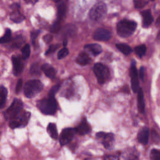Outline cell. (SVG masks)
<instances>
[{"mask_svg": "<svg viewBox=\"0 0 160 160\" xmlns=\"http://www.w3.org/2000/svg\"><path fill=\"white\" fill-rule=\"evenodd\" d=\"M137 24L136 22L128 19H122L117 24V32L122 38H128L134 33Z\"/></svg>", "mask_w": 160, "mask_h": 160, "instance_id": "1", "label": "cell"}, {"mask_svg": "<svg viewBox=\"0 0 160 160\" xmlns=\"http://www.w3.org/2000/svg\"><path fill=\"white\" fill-rule=\"evenodd\" d=\"M39 109L44 114H54L57 110V102L54 98L49 97L39 100L37 102Z\"/></svg>", "mask_w": 160, "mask_h": 160, "instance_id": "2", "label": "cell"}, {"mask_svg": "<svg viewBox=\"0 0 160 160\" xmlns=\"http://www.w3.org/2000/svg\"><path fill=\"white\" fill-rule=\"evenodd\" d=\"M42 82L38 79H32L27 81L24 86V92L27 98L35 96L42 89Z\"/></svg>", "mask_w": 160, "mask_h": 160, "instance_id": "3", "label": "cell"}, {"mask_svg": "<svg viewBox=\"0 0 160 160\" xmlns=\"http://www.w3.org/2000/svg\"><path fill=\"white\" fill-rule=\"evenodd\" d=\"M23 104L19 99H15L11 105L4 112V116L7 120H12L22 111Z\"/></svg>", "mask_w": 160, "mask_h": 160, "instance_id": "4", "label": "cell"}, {"mask_svg": "<svg viewBox=\"0 0 160 160\" xmlns=\"http://www.w3.org/2000/svg\"><path fill=\"white\" fill-rule=\"evenodd\" d=\"M107 12V6L102 1L96 2L89 11V18L93 21H98L104 17Z\"/></svg>", "mask_w": 160, "mask_h": 160, "instance_id": "5", "label": "cell"}, {"mask_svg": "<svg viewBox=\"0 0 160 160\" xmlns=\"http://www.w3.org/2000/svg\"><path fill=\"white\" fill-rule=\"evenodd\" d=\"M93 71L99 84H104L109 78V68L102 63H96L93 68Z\"/></svg>", "mask_w": 160, "mask_h": 160, "instance_id": "6", "label": "cell"}, {"mask_svg": "<svg viewBox=\"0 0 160 160\" xmlns=\"http://www.w3.org/2000/svg\"><path fill=\"white\" fill-rule=\"evenodd\" d=\"M30 117L31 113L29 112L22 111L17 117L9 121V126L12 129L24 127L28 124Z\"/></svg>", "mask_w": 160, "mask_h": 160, "instance_id": "7", "label": "cell"}, {"mask_svg": "<svg viewBox=\"0 0 160 160\" xmlns=\"http://www.w3.org/2000/svg\"><path fill=\"white\" fill-rule=\"evenodd\" d=\"M96 137L101 141L105 148L111 149L112 148L114 142V136L113 134L99 132L96 134Z\"/></svg>", "mask_w": 160, "mask_h": 160, "instance_id": "8", "label": "cell"}, {"mask_svg": "<svg viewBox=\"0 0 160 160\" xmlns=\"http://www.w3.org/2000/svg\"><path fill=\"white\" fill-rule=\"evenodd\" d=\"M129 74L131 77V88L134 92L138 91L139 87V80H138V74L137 69L136 67V62L134 61H132L131 64Z\"/></svg>", "mask_w": 160, "mask_h": 160, "instance_id": "9", "label": "cell"}, {"mask_svg": "<svg viewBox=\"0 0 160 160\" xmlns=\"http://www.w3.org/2000/svg\"><path fill=\"white\" fill-rule=\"evenodd\" d=\"M76 133L75 129L72 128H67L64 129L59 136V142L61 146L68 144L73 138Z\"/></svg>", "mask_w": 160, "mask_h": 160, "instance_id": "10", "label": "cell"}, {"mask_svg": "<svg viewBox=\"0 0 160 160\" xmlns=\"http://www.w3.org/2000/svg\"><path fill=\"white\" fill-rule=\"evenodd\" d=\"M93 38L97 41H108L111 38V32L106 29L98 28L94 32Z\"/></svg>", "mask_w": 160, "mask_h": 160, "instance_id": "11", "label": "cell"}, {"mask_svg": "<svg viewBox=\"0 0 160 160\" xmlns=\"http://www.w3.org/2000/svg\"><path fill=\"white\" fill-rule=\"evenodd\" d=\"M12 62L13 64V73L15 76L19 75L23 69V64L22 59L19 56H13L12 57Z\"/></svg>", "mask_w": 160, "mask_h": 160, "instance_id": "12", "label": "cell"}, {"mask_svg": "<svg viewBox=\"0 0 160 160\" xmlns=\"http://www.w3.org/2000/svg\"><path fill=\"white\" fill-rule=\"evenodd\" d=\"M149 136V128L147 127H144L141 130H139L138 134V140L140 143L144 145H146L148 142Z\"/></svg>", "mask_w": 160, "mask_h": 160, "instance_id": "13", "label": "cell"}, {"mask_svg": "<svg viewBox=\"0 0 160 160\" xmlns=\"http://www.w3.org/2000/svg\"><path fill=\"white\" fill-rule=\"evenodd\" d=\"M76 132L80 135H85L91 131V128L86 119H82L79 125L74 128Z\"/></svg>", "mask_w": 160, "mask_h": 160, "instance_id": "14", "label": "cell"}, {"mask_svg": "<svg viewBox=\"0 0 160 160\" xmlns=\"http://www.w3.org/2000/svg\"><path fill=\"white\" fill-rule=\"evenodd\" d=\"M142 18V26L144 28H148L153 22V17L149 10H145L141 12Z\"/></svg>", "mask_w": 160, "mask_h": 160, "instance_id": "15", "label": "cell"}, {"mask_svg": "<svg viewBox=\"0 0 160 160\" xmlns=\"http://www.w3.org/2000/svg\"><path fill=\"white\" fill-rule=\"evenodd\" d=\"M41 69L46 76L51 79H53L56 76V71L54 68L49 64H44L41 66Z\"/></svg>", "mask_w": 160, "mask_h": 160, "instance_id": "16", "label": "cell"}, {"mask_svg": "<svg viewBox=\"0 0 160 160\" xmlns=\"http://www.w3.org/2000/svg\"><path fill=\"white\" fill-rule=\"evenodd\" d=\"M76 61L81 66H85L91 62V58L88 54L84 52H81L76 58Z\"/></svg>", "mask_w": 160, "mask_h": 160, "instance_id": "17", "label": "cell"}, {"mask_svg": "<svg viewBox=\"0 0 160 160\" xmlns=\"http://www.w3.org/2000/svg\"><path fill=\"white\" fill-rule=\"evenodd\" d=\"M138 107L139 111L141 113L144 112L145 110V104L144 100L143 92L141 88H139L138 91Z\"/></svg>", "mask_w": 160, "mask_h": 160, "instance_id": "18", "label": "cell"}, {"mask_svg": "<svg viewBox=\"0 0 160 160\" xmlns=\"http://www.w3.org/2000/svg\"><path fill=\"white\" fill-rule=\"evenodd\" d=\"M84 48L87 49L89 51H90L93 55L97 56L102 51V47L98 44H86Z\"/></svg>", "mask_w": 160, "mask_h": 160, "instance_id": "19", "label": "cell"}, {"mask_svg": "<svg viewBox=\"0 0 160 160\" xmlns=\"http://www.w3.org/2000/svg\"><path fill=\"white\" fill-rule=\"evenodd\" d=\"M66 12V6L64 3L61 2L58 6V21L60 22L65 16Z\"/></svg>", "mask_w": 160, "mask_h": 160, "instance_id": "20", "label": "cell"}, {"mask_svg": "<svg viewBox=\"0 0 160 160\" xmlns=\"http://www.w3.org/2000/svg\"><path fill=\"white\" fill-rule=\"evenodd\" d=\"M47 132L49 136L53 139H57L58 137V132L56 126L54 123H49L47 127Z\"/></svg>", "mask_w": 160, "mask_h": 160, "instance_id": "21", "label": "cell"}, {"mask_svg": "<svg viewBox=\"0 0 160 160\" xmlns=\"http://www.w3.org/2000/svg\"><path fill=\"white\" fill-rule=\"evenodd\" d=\"M116 48L124 55H128L132 52L131 48L124 43H118L116 44Z\"/></svg>", "mask_w": 160, "mask_h": 160, "instance_id": "22", "label": "cell"}, {"mask_svg": "<svg viewBox=\"0 0 160 160\" xmlns=\"http://www.w3.org/2000/svg\"><path fill=\"white\" fill-rule=\"evenodd\" d=\"M7 95L6 88L3 86H0V109L4 106L7 99Z\"/></svg>", "mask_w": 160, "mask_h": 160, "instance_id": "23", "label": "cell"}, {"mask_svg": "<svg viewBox=\"0 0 160 160\" xmlns=\"http://www.w3.org/2000/svg\"><path fill=\"white\" fill-rule=\"evenodd\" d=\"M14 10L15 11H13L11 15V19L15 22H20L23 21L24 16L19 12V9H18V8H16Z\"/></svg>", "mask_w": 160, "mask_h": 160, "instance_id": "24", "label": "cell"}, {"mask_svg": "<svg viewBox=\"0 0 160 160\" xmlns=\"http://www.w3.org/2000/svg\"><path fill=\"white\" fill-rule=\"evenodd\" d=\"M123 157L124 159H126L127 160H134L138 158V154L136 151V150L130 149L128 152H124Z\"/></svg>", "mask_w": 160, "mask_h": 160, "instance_id": "25", "label": "cell"}, {"mask_svg": "<svg viewBox=\"0 0 160 160\" xmlns=\"http://www.w3.org/2000/svg\"><path fill=\"white\" fill-rule=\"evenodd\" d=\"M135 53L139 57L141 58L145 55L146 52V46L144 44H141L136 46L134 48Z\"/></svg>", "mask_w": 160, "mask_h": 160, "instance_id": "26", "label": "cell"}, {"mask_svg": "<svg viewBox=\"0 0 160 160\" xmlns=\"http://www.w3.org/2000/svg\"><path fill=\"white\" fill-rule=\"evenodd\" d=\"M31 52V48L29 44H25L22 49V58L23 59H26L29 58Z\"/></svg>", "mask_w": 160, "mask_h": 160, "instance_id": "27", "label": "cell"}, {"mask_svg": "<svg viewBox=\"0 0 160 160\" xmlns=\"http://www.w3.org/2000/svg\"><path fill=\"white\" fill-rule=\"evenodd\" d=\"M11 38V31L9 29H6L4 35L0 38V43H5L10 41Z\"/></svg>", "mask_w": 160, "mask_h": 160, "instance_id": "28", "label": "cell"}, {"mask_svg": "<svg viewBox=\"0 0 160 160\" xmlns=\"http://www.w3.org/2000/svg\"><path fill=\"white\" fill-rule=\"evenodd\" d=\"M151 160H160V151L158 149H152L150 153Z\"/></svg>", "mask_w": 160, "mask_h": 160, "instance_id": "29", "label": "cell"}, {"mask_svg": "<svg viewBox=\"0 0 160 160\" xmlns=\"http://www.w3.org/2000/svg\"><path fill=\"white\" fill-rule=\"evenodd\" d=\"M148 2H149L148 1H144V0H135V1H134V6L136 8H138V9L143 8Z\"/></svg>", "mask_w": 160, "mask_h": 160, "instance_id": "30", "label": "cell"}, {"mask_svg": "<svg viewBox=\"0 0 160 160\" xmlns=\"http://www.w3.org/2000/svg\"><path fill=\"white\" fill-rule=\"evenodd\" d=\"M69 54V51L66 48H64L62 49H61L58 53V58L59 59H62L65 57H66Z\"/></svg>", "mask_w": 160, "mask_h": 160, "instance_id": "31", "label": "cell"}, {"mask_svg": "<svg viewBox=\"0 0 160 160\" xmlns=\"http://www.w3.org/2000/svg\"><path fill=\"white\" fill-rule=\"evenodd\" d=\"M60 88V86L59 84H57L54 86H53L51 90L49 91V97H51V98H54V95L56 93V92L59 90Z\"/></svg>", "mask_w": 160, "mask_h": 160, "instance_id": "32", "label": "cell"}, {"mask_svg": "<svg viewBox=\"0 0 160 160\" xmlns=\"http://www.w3.org/2000/svg\"><path fill=\"white\" fill-rule=\"evenodd\" d=\"M59 28H60V22L57 21L52 25L50 30H51V32H56L59 30Z\"/></svg>", "mask_w": 160, "mask_h": 160, "instance_id": "33", "label": "cell"}, {"mask_svg": "<svg viewBox=\"0 0 160 160\" xmlns=\"http://www.w3.org/2000/svg\"><path fill=\"white\" fill-rule=\"evenodd\" d=\"M59 47V46L58 44H55V45H51L49 49L47 50V51L46 52V55L49 54L52 52H54Z\"/></svg>", "mask_w": 160, "mask_h": 160, "instance_id": "34", "label": "cell"}, {"mask_svg": "<svg viewBox=\"0 0 160 160\" xmlns=\"http://www.w3.org/2000/svg\"><path fill=\"white\" fill-rule=\"evenodd\" d=\"M31 72L33 74H39L40 73V69L38 64H33L31 69Z\"/></svg>", "mask_w": 160, "mask_h": 160, "instance_id": "35", "label": "cell"}, {"mask_svg": "<svg viewBox=\"0 0 160 160\" xmlns=\"http://www.w3.org/2000/svg\"><path fill=\"white\" fill-rule=\"evenodd\" d=\"M22 88V81L21 79H19L17 82L16 88V91L17 93L19 92Z\"/></svg>", "mask_w": 160, "mask_h": 160, "instance_id": "36", "label": "cell"}, {"mask_svg": "<svg viewBox=\"0 0 160 160\" xmlns=\"http://www.w3.org/2000/svg\"><path fill=\"white\" fill-rule=\"evenodd\" d=\"M40 33V31L39 30H37V31H32L31 34V40H32V42L34 41L36 38L38 36L39 34Z\"/></svg>", "mask_w": 160, "mask_h": 160, "instance_id": "37", "label": "cell"}, {"mask_svg": "<svg viewBox=\"0 0 160 160\" xmlns=\"http://www.w3.org/2000/svg\"><path fill=\"white\" fill-rule=\"evenodd\" d=\"M104 160H119V158L116 155H108L105 156Z\"/></svg>", "mask_w": 160, "mask_h": 160, "instance_id": "38", "label": "cell"}, {"mask_svg": "<svg viewBox=\"0 0 160 160\" xmlns=\"http://www.w3.org/2000/svg\"><path fill=\"white\" fill-rule=\"evenodd\" d=\"M144 67L142 66L141 67L139 71V77L142 81L144 79Z\"/></svg>", "mask_w": 160, "mask_h": 160, "instance_id": "39", "label": "cell"}, {"mask_svg": "<svg viewBox=\"0 0 160 160\" xmlns=\"http://www.w3.org/2000/svg\"><path fill=\"white\" fill-rule=\"evenodd\" d=\"M52 39V36L50 35V34H46L44 37V40L46 42H49L51 41Z\"/></svg>", "mask_w": 160, "mask_h": 160, "instance_id": "40", "label": "cell"}, {"mask_svg": "<svg viewBox=\"0 0 160 160\" xmlns=\"http://www.w3.org/2000/svg\"><path fill=\"white\" fill-rule=\"evenodd\" d=\"M156 25L157 26H159L160 25V15L158 17V18L156 19Z\"/></svg>", "mask_w": 160, "mask_h": 160, "instance_id": "41", "label": "cell"}, {"mask_svg": "<svg viewBox=\"0 0 160 160\" xmlns=\"http://www.w3.org/2000/svg\"><path fill=\"white\" fill-rule=\"evenodd\" d=\"M157 39H158V40H160V31H159V32H158V34Z\"/></svg>", "mask_w": 160, "mask_h": 160, "instance_id": "42", "label": "cell"}, {"mask_svg": "<svg viewBox=\"0 0 160 160\" xmlns=\"http://www.w3.org/2000/svg\"><path fill=\"white\" fill-rule=\"evenodd\" d=\"M85 160H96V159H92V158H88V159H86Z\"/></svg>", "mask_w": 160, "mask_h": 160, "instance_id": "43", "label": "cell"}, {"mask_svg": "<svg viewBox=\"0 0 160 160\" xmlns=\"http://www.w3.org/2000/svg\"><path fill=\"white\" fill-rule=\"evenodd\" d=\"M1 132H0V138H1Z\"/></svg>", "mask_w": 160, "mask_h": 160, "instance_id": "44", "label": "cell"}]
</instances>
